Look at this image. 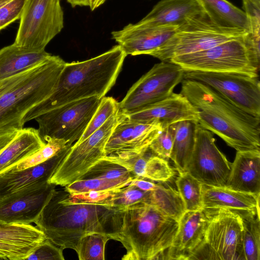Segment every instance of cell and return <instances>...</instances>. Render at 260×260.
I'll return each instance as SVG.
<instances>
[{
    "label": "cell",
    "mask_w": 260,
    "mask_h": 260,
    "mask_svg": "<svg viewBox=\"0 0 260 260\" xmlns=\"http://www.w3.org/2000/svg\"><path fill=\"white\" fill-rule=\"evenodd\" d=\"M178 228V220L155 206L140 202L112 209L106 234L125 249L122 260L163 259Z\"/></svg>",
    "instance_id": "cell-1"
},
{
    "label": "cell",
    "mask_w": 260,
    "mask_h": 260,
    "mask_svg": "<svg viewBox=\"0 0 260 260\" xmlns=\"http://www.w3.org/2000/svg\"><path fill=\"white\" fill-rule=\"evenodd\" d=\"M180 93L197 109L202 127L216 134L237 151L260 150V118L195 80L184 79Z\"/></svg>",
    "instance_id": "cell-2"
},
{
    "label": "cell",
    "mask_w": 260,
    "mask_h": 260,
    "mask_svg": "<svg viewBox=\"0 0 260 260\" xmlns=\"http://www.w3.org/2000/svg\"><path fill=\"white\" fill-rule=\"evenodd\" d=\"M126 56L117 45L90 59L66 62L54 92L27 112L24 123L68 103L91 96H105L114 85Z\"/></svg>",
    "instance_id": "cell-3"
},
{
    "label": "cell",
    "mask_w": 260,
    "mask_h": 260,
    "mask_svg": "<svg viewBox=\"0 0 260 260\" xmlns=\"http://www.w3.org/2000/svg\"><path fill=\"white\" fill-rule=\"evenodd\" d=\"M112 212L105 204L73 198L65 189H55L35 223L54 244L76 252L83 237L106 233Z\"/></svg>",
    "instance_id": "cell-4"
},
{
    "label": "cell",
    "mask_w": 260,
    "mask_h": 260,
    "mask_svg": "<svg viewBox=\"0 0 260 260\" xmlns=\"http://www.w3.org/2000/svg\"><path fill=\"white\" fill-rule=\"evenodd\" d=\"M65 63L51 55L0 96V135L23 128L27 112L55 90Z\"/></svg>",
    "instance_id": "cell-5"
},
{
    "label": "cell",
    "mask_w": 260,
    "mask_h": 260,
    "mask_svg": "<svg viewBox=\"0 0 260 260\" xmlns=\"http://www.w3.org/2000/svg\"><path fill=\"white\" fill-rule=\"evenodd\" d=\"M260 48L250 33L204 51L176 56L168 62L184 71L230 72L258 77Z\"/></svg>",
    "instance_id": "cell-6"
},
{
    "label": "cell",
    "mask_w": 260,
    "mask_h": 260,
    "mask_svg": "<svg viewBox=\"0 0 260 260\" xmlns=\"http://www.w3.org/2000/svg\"><path fill=\"white\" fill-rule=\"evenodd\" d=\"M204 209L207 223L204 237L188 260H245L241 216L224 209Z\"/></svg>",
    "instance_id": "cell-7"
},
{
    "label": "cell",
    "mask_w": 260,
    "mask_h": 260,
    "mask_svg": "<svg viewBox=\"0 0 260 260\" xmlns=\"http://www.w3.org/2000/svg\"><path fill=\"white\" fill-rule=\"evenodd\" d=\"M249 33L242 29L218 25L207 15L199 16L179 26L167 42L149 55L168 62L176 56L207 50Z\"/></svg>",
    "instance_id": "cell-8"
},
{
    "label": "cell",
    "mask_w": 260,
    "mask_h": 260,
    "mask_svg": "<svg viewBox=\"0 0 260 260\" xmlns=\"http://www.w3.org/2000/svg\"><path fill=\"white\" fill-rule=\"evenodd\" d=\"M103 98L94 96L78 100L39 115L35 119L39 124L41 137L45 141L56 139L73 145L84 133Z\"/></svg>",
    "instance_id": "cell-9"
},
{
    "label": "cell",
    "mask_w": 260,
    "mask_h": 260,
    "mask_svg": "<svg viewBox=\"0 0 260 260\" xmlns=\"http://www.w3.org/2000/svg\"><path fill=\"white\" fill-rule=\"evenodd\" d=\"M63 27L60 0H26L14 43L44 50Z\"/></svg>",
    "instance_id": "cell-10"
},
{
    "label": "cell",
    "mask_w": 260,
    "mask_h": 260,
    "mask_svg": "<svg viewBox=\"0 0 260 260\" xmlns=\"http://www.w3.org/2000/svg\"><path fill=\"white\" fill-rule=\"evenodd\" d=\"M120 117L119 110L82 142L73 144L48 182L65 187L79 180L90 167L105 157L106 145Z\"/></svg>",
    "instance_id": "cell-11"
},
{
    "label": "cell",
    "mask_w": 260,
    "mask_h": 260,
    "mask_svg": "<svg viewBox=\"0 0 260 260\" xmlns=\"http://www.w3.org/2000/svg\"><path fill=\"white\" fill-rule=\"evenodd\" d=\"M184 73L180 66L171 62L154 64L128 90L119 103V111L132 113L168 97L184 79Z\"/></svg>",
    "instance_id": "cell-12"
},
{
    "label": "cell",
    "mask_w": 260,
    "mask_h": 260,
    "mask_svg": "<svg viewBox=\"0 0 260 260\" xmlns=\"http://www.w3.org/2000/svg\"><path fill=\"white\" fill-rule=\"evenodd\" d=\"M184 79L204 84L241 110L260 118L258 76L237 73L187 70L184 71Z\"/></svg>",
    "instance_id": "cell-13"
},
{
    "label": "cell",
    "mask_w": 260,
    "mask_h": 260,
    "mask_svg": "<svg viewBox=\"0 0 260 260\" xmlns=\"http://www.w3.org/2000/svg\"><path fill=\"white\" fill-rule=\"evenodd\" d=\"M213 133L199 124L194 149L186 172L203 184L225 186L231 163L218 149Z\"/></svg>",
    "instance_id": "cell-14"
},
{
    "label": "cell",
    "mask_w": 260,
    "mask_h": 260,
    "mask_svg": "<svg viewBox=\"0 0 260 260\" xmlns=\"http://www.w3.org/2000/svg\"><path fill=\"white\" fill-rule=\"evenodd\" d=\"M55 186L49 182L36 183L0 197V220L35 223Z\"/></svg>",
    "instance_id": "cell-15"
},
{
    "label": "cell",
    "mask_w": 260,
    "mask_h": 260,
    "mask_svg": "<svg viewBox=\"0 0 260 260\" xmlns=\"http://www.w3.org/2000/svg\"><path fill=\"white\" fill-rule=\"evenodd\" d=\"M164 127L159 121H136L121 112L120 119L106 145V154L137 153L145 150Z\"/></svg>",
    "instance_id": "cell-16"
},
{
    "label": "cell",
    "mask_w": 260,
    "mask_h": 260,
    "mask_svg": "<svg viewBox=\"0 0 260 260\" xmlns=\"http://www.w3.org/2000/svg\"><path fill=\"white\" fill-rule=\"evenodd\" d=\"M178 26L129 23L121 30L112 31L111 35L126 55H149L167 42Z\"/></svg>",
    "instance_id": "cell-17"
},
{
    "label": "cell",
    "mask_w": 260,
    "mask_h": 260,
    "mask_svg": "<svg viewBox=\"0 0 260 260\" xmlns=\"http://www.w3.org/2000/svg\"><path fill=\"white\" fill-rule=\"evenodd\" d=\"M207 223L204 208L185 211L178 219L177 233L163 259L188 260L202 241Z\"/></svg>",
    "instance_id": "cell-18"
},
{
    "label": "cell",
    "mask_w": 260,
    "mask_h": 260,
    "mask_svg": "<svg viewBox=\"0 0 260 260\" xmlns=\"http://www.w3.org/2000/svg\"><path fill=\"white\" fill-rule=\"evenodd\" d=\"M46 238L36 226L22 223L0 225V253L7 259L26 260Z\"/></svg>",
    "instance_id": "cell-19"
},
{
    "label": "cell",
    "mask_w": 260,
    "mask_h": 260,
    "mask_svg": "<svg viewBox=\"0 0 260 260\" xmlns=\"http://www.w3.org/2000/svg\"><path fill=\"white\" fill-rule=\"evenodd\" d=\"M103 158L124 167L135 179L166 182L175 175L168 161L155 154L149 147L137 153L109 155Z\"/></svg>",
    "instance_id": "cell-20"
},
{
    "label": "cell",
    "mask_w": 260,
    "mask_h": 260,
    "mask_svg": "<svg viewBox=\"0 0 260 260\" xmlns=\"http://www.w3.org/2000/svg\"><path fill=\"white\" fill-rule=\"evenodd\" d=\"M125 115L136 121H159L164 126L185 120H194L198 122L197 109L180 93L173 92L164 100Z\"/></svg>",
    "instance_id": "cell-21"
},
{
    "label": "cell",
    "mask_w": 260,
    "mask_h": 260,
    "mask_svg": "<svg viewBox=\"0 0 260 260\" xmlns=\"http://www.w3.org/2000/svg\"><path fill=\"white\" fill-rule=\"evenodd\" d=\"M72 145H67L54 156L39 165L22 170L12 167L1 173L0 197L34 184L48 182Z\"/></svg>",
    "instance_id": "cell-22"
},
{
    "label": "cell",
    "mask_w": 260,
    "mask_h": 260,
    "mask_svg": "<svg viewBox=\"0 0 260 260\" xmlns=\"http://www.w3.org/2000/svg\"><path fill=\"white\" fill-rule=\"evenodd\" d=\"M206 15L199 0H161L138 23L151 26H180L190 18Z\"/></svg>",
    "instance_id": "cell-23"
},
{
    "label": "cell",
    "mask_w": 260,
    "mask_h": 260,
    "mask_svg": "<svg viewBox=\"0 0 260 260\" xmlns=\"http://www.w3.org/2000/svg\"><path fill=\"white\" fill-rule=\"evenodd\" d=\"M225 186L260 195V150L237 151Z\"/></svg>",
    "instance_id": "cell-24"
},
{
    "label": "cell",
    "mask_w": 260,
    "mask_h": 260,
    "mask_svg": "<svg viewBox=\"0 0 260 260\" xmlns=\"http://www.w3.org/2000/svg\"><path fill=\"white\" fill-rule=\"evenodd\" d=\"M260 195L235 190L225 186L202 185L204 208L224 209L238 213L259 212Z\"/></svg>",
    "instance_id": "cell-25"
},
{
    "label": "cell",
    "mask_w": 260,
    "mask_h": 260,
    "mask_svg": "<svg viewBox=\"0 0 260 260\" xmlns=\"http://www.w3.org/2000/svg\"><path fill=\"white\" fill-rule=\"evenodd\" d=\"M44 50L20 47L15 43L0 50V81L23 73L51 56Z\"/></svg>",
    "instance_id": "cell-26"
},
{
    "label": "cell",
    "mask_w": 260,
    "mask_h": 260,
    "mask_svg": "<svg viewBox=\"0 0 260 260\" xmlns=\"http://www.w3.org/2000/svg\"><path fill=\"white\" fill-rule=\"evenodd\" d=\"M45 144L38 129L30 127L18 131L0 152V174L33 154Z\"/></svg>",
    "instance_id": "cell-27"
},
{
    "label": "cell",
    "mask_w": 260,
    "mask_h": 260,
    "mask_svg": "<svg viewBox=\"0 0 260 260\" xmlns=\"http://www.w3.org/2000/svg\"><path fill=\"white\" fill-rule=\"evenodd\" d=\"M199 123L194 120H185L175 123V134L170 158L174 162L179 174L186 172L196 143Z\"/></svg>",
    "instance_id": "cell-28"
},
{
    "label": "cell",
    "mask_w": 260,
    "mask_h": 260,
    "mask_svg": "<svg viewBox=\"0 0 260 260\" xmlns=\"http://www.w3.org/2000/svg\"><path fill=\"white\" fill-rule=\"evenodd\" d=\"M208 18L214 23L226 27L245 30L250 25L244 11L226 0H199Z\"/></svg>",
    "instance_id": "cell-29"
},
{
    "label": "cell",
    "mask_w": 260,
    "mask_h": 260,
    "mask_svg": "<svg viewBox=\"0 0 260 260\" xmlns=\"http://www.w3.org/2000/svg\"><path fill=\"white\" fill-rule=\"evenodd\" d=\"M161 199L162 193L158 186L152 190L144 191L136 186L128 184L113 190L110 197L103 203L113 209L123 208L140 202L158 207Z\"/></svg>",
    "instance_id": "cell-30"
},
{
    "label": "cell",
    "mask_w": 260,
    "mask_h": 260,
    "mask_svg": "<svg viewBox=\"0 0 260 260\" xmlns=\"http://www.w3.org/2000/svg\"><path fill=\"white\" fill-rule=\"evenodd\" d=\"M243 223V247L245 260H260L259 212L239 213Z\"/></svg>",
    "instance_id": "cell-31"
},
{
    "label": "cell",
    "mask_w": 260,
    "mask_h": 260,
    "mask_svg": "<svg viewBox=\"0 0 260 260\" xmlns=\"http://www.w3.org/2000/svg\"><path fill=\"white\" fill-rule=\"evenodd\" d=\"M177 191L185 211L197 210L202 207V184L187 172L179 174L175 181Z\"/></svg>",
    "instance_id": "cell-32"
},
{
    "label": "cell",
    "mask_w": 260,
    "mask_h": 260,
    "mask_svg": "<svg viewBox=\"0 0 260 260\" xmlns=\"http://www.w3.org/2000/svg\"><path fill=\"white\" fill-rule=\"evenodd\" d=\"M92 178L131 181L135 179L124 167L104 158L99 160L79 179Z\"/></svg>",
    "instance_id": "cell-33"
},
{
    "label": "cell",
    "mask_w": 260,
    "mask_h": 260,
    "mask_svg": "<svg viewBox=\"0 0 260 260\" xmlns=\"http://www.w3.org/2000/svg\"><path fill=\"white\" fill-rule=\"evenodd\" d=\"M109 239L106 233H93L83 237L76 251L79 259H105V246Z\"/></svg>",
    "instance_id": "cell-34"
},
{
    "label": "cell",
    "mask_w": 260,
    "mask_h": 260,
    "mask_svg": "<svg viewBox=\"0 0 260 260\" xmlns=\"http://www.w3.org/2000/svg\"><path fill=\"white\" fill-rule=\"evenodd\" d=\"M131 182V181L102 178L79 179L66 186L64 189L70 193L114 190L125 186Z\"/></svg>",
    "instance_id": "cell-35"
},
{
    "label": "cell",
    "mask_w": 260,
    "mask_h": 260,
    "mask_svg": "<svg viewBox=\"0 0 260 260\" xmlns=\"http://www.w3.org/2000/svg\"><path fill=\"white\" fill-rule=\"evenodd\" d=\"M119 110V103L112 97L104 96L84 133L75 142L79 144L100 128L112 115Z\"/></svg>",
    "instance_id": "cell-36"
},
{
    "label": "cell",
    "mask_w": 260,
    "mask_h": 260,
    "mask_svg": "<svg viewBox=\"0 0 260 260\" xmlns=\"http://www.w3.org/2000/svg\"><path fill=\"white\" fill-rule=\"evenodd\" d=\"M45 145L29 157L13 166L17 170H22L42 164L54 156L68 145L62 140L50 139Z\"/></svg>",
    "instance_id": "cell-37"
},
{
    "label": "cell",
    "mask_w": 260,
    "mask_h": 260,
    "mask_svg": "<svg viewBox=\"0 0 260 260\" xmlns=\"http://www.w3.org/2000/svg\"><path fill=\"white\" fill-rule=\"evenodd\" d=\"M175 123L164 126L149 146L155 154L167 160L170 158L173 147L175 134Z\"/></svg>",
    "instance_id": "cell-38"
},
{
    "label": "cell",
    "mask_w": 260,
    "mask_h": 260,
    "mask_svg": "<svg viewBox=\"0 0 260 260\" xmlns=\"http://www.w3.org/2000/svg\"><path fill=\"white\" fill-rule=\"evenodd\" d=\"M26 0H0V30L20 18Z\"/></svg>",
    "instance_id": "cell-39"
},
{
    "label": "cell",
    "mask_w": 260,
    "mask_h": 260,
    "mask_svg": "<svg viewBox=\"0 0 260 260\" xmlns=\"http://www.w3.org/2000/svg\"><path fill=\"white\" fill-rule=\"evenodd\" d=\"M243 8L249 21L250 34L257 46L260 42V0H242Z\"/></svg>",
    "instance_id": "cell-40"
},
{
    "label": "cell",
    "mask_w": 260,
    "mask_h": 260,
    "mask_svg": "<svg viewBox=\"0 0 260 260\" xmlns=\"http://www.w3.org/2000/svg\"><path fill=\"white\" fill-rule=\"evenodd\" d=\"M63 250L46 239L36 247L26 260H64Z\"/></svg>",
    "instance_id": "cell-41"
},
{
    "label": "cell",
    "mask_w": 260,
    "mask_h": 260,
    "mask_svg": "<svg viewBox=\"0 0 260 260\" xmlns=\"http://www.w3.org/2000/svg\"><path fill=\"white\" fill-rule=\"evenodd\" d=\"M26 72L27 71L7 79L0 81V96L14 85L22 78Z\"/></svg>",
    "instance_id": "cell-42"
},
{
    "label": "cell",
    "mask_w": 260,
    "mask_h": 260,
    "mask_svg": "<svg viewBox=\"0 0 260 260\" xmlns=\"http://www.w3.org/2000/svg\"><path fill=\"white\" fill-rule=\"evenodd\" d=\"M158 183L146 180L144 179L137 178L133 180L129 184L136 186L144 191H150L154 189Z\"/></svg>",
    "instance_id": "cell-43"
},
{
    "label": "cell",
    "mask_w": 260,
    "mask_h": 260,
    "mask_svg": "<svg viewBox=\"0 0 260 260\" xmlns=\"http://www.w3.org/2000/svg\"><path fill=\"white\" fill-rule=\"evenodd\" d=\"M18 131L8 133L0 135V152L10 143L16 136Z\"/></svg>",
    "instance_id": "cell-44"
},
{
    "label": "cell",
    "mask_w": 260,
    "mask_h": 260,
    "mask_svg": "<svg viewBox=\"0 0 260 260\" xmlns=\"http://www.w3.org/2000/svg\"><path fill=\"white\" fill-rule=\"evenodd\" d=\"M72 7L76 6H90V0H67Z\"/></svg>",
    "instance_id": "cell-45"
},
{
    "label": "cell",
    "mask_w": 260,
    "mask_h": 260,
    "mask_svg": "<svg viewBox=\"0 0 260 260\" xmlns=\"http://www.w3.org/2000/svg\"><path fill=\"white\" fill-rule=\"evenodd\" d=\"M100 6V0H90L89 7L91 11H93Z\"/></svg>",
    "instance_id": "cell-46"
},
{
    "label": "cell",
    "mask_w": 260,
    "mask_h": 260,
    "mask_svg": "<svg viewBox=\"0 0 260 260\" xmlns=\"http://www.w3.org/2000/svg\"><path fill=\"white\" fill-rule=\"evenodd\" d=\"M1 259H7L2 254L0 253V260Z\"/></svg>",
    "instance_id": "cell-47"
},
{
    "label": "cell",
    "mask_w": 260,
    "mask_h": 260,
    "mask_svg": "<svg viewBox=\"0 0 260 260\" xmlns=\"http://www.w3.org/2000/svg\"><path fill=\"white\" fill-rule=\"evenodd\" d=\"M106 0H100V5L103 4Z\"/></svg>",
    "instance_id": "cell-48"
},
{
    "label": "cell",
    "mask_w": 260,
    "mask_h": 260,
    "mask_svg": "<svg viewBox=\"0 0 260 260\" xmlns=\"http://www.w3.org/2000/svg\"><path fill=\"white\" fill-rule=\"evenodd\" d=\"M4 223H4V222H3L2 221L0 220V225L4 224Z\"/></svg>",
    "instance_id": "cell-49"
}]
</instances>
